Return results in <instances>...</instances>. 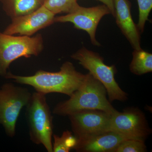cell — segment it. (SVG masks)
I'll return each mask as SVG.
<instances>
[{
  "label": "cell",
  "instance_id": "e0dca14e",
  "mask_svg": "<svg viewBox=\"0 0 152 152\" xmlns=\"http://www.w3.org/2000/svg\"><path fill=\"white\" fill-rule=\"evenodd\" d=\"M147 147L145 141L129 139L122 142L114 152H145Z\"/></svg>",
  "mask_w": 152,
  "mask_h": 152
},
{
  "label": "cell",
  "instance_id": "7a4b0ae2",
  "mask_svg": "<svg viewBox=\"0 0 152 152\" xmlns=\"http://www.w3.org/2000/svg\"><path fill=\"white\" fill-rule=\"evenodd\" d=\"M107 94L103 85L89 72L80 86L67 100L57 104L53 113L64 116L83 110H99L113 115L117 110L107 99Z\"/></svg>",
  "mask_w": 152,
  "mask_h": 152
},
{
  "label": "cell",
  "instance_id": "9a60e30c",
  "mask_svg": "<svg viewBox=\"0 0 152 152\" xmlns=\"http://www.w3.org/2000/svg\"><path fill=\"white\" fill-rule=\"evenodd\" d=\"M77 0H45L43 5L55 15L69 14L73 12L79 5Z\"/></svg>",
  "mask_w": 152,
  "mask_h": 152
},
{
  "label": "cell",
  "instance_id": "9c48e42d",
  "mask_svg": "<svg viewBox=\"0 0 152 152\" xmlns=\"http://www.w3.org/2000/svg\"><path fill=\"white\" fill-rule=\"evenodd\" d=\"M109 14H111L110 11L104 4L88 8L79 5L70 13L55 17L54 22L72 23L76 28L88 33L93 45L100 46L96 37L97 28L102 18Z\"/></svg>",
  "mask_w": 152,
  "mask_h": 152
},
{
  "label": "cell",
  "instance_id": "8fae6325",
  "mask_svg": "<svg viewBox=\"0 0 152 152\" xmlns=\"http://www.w3.org/2000/svg\"><path fill=\"white\" fill-rule=\"evenodd\" d=\"M113 2L114 17L115 18L117 26L133 49L140 50V31L132 18L130 2L129 0H113Z\"/></svg>",
  "mask_w": 152,
  "mask_h": 152
},
{
  "label": "cell",
  "instance_id": "ba28073f",
  "mask_svg": "<svg viewBox=\"0 0 152 152\" xmlns=\"http://www.w3.org/2000/svg\"><path fill=\"white\" fill-rule=\"evenodd\" d=\"M111 115L99 110H86L68 116L77 140L97 135L110 131Z\"/></svg>",
  "mask_w": 152,
  "mask_h": 152
},
{
  "label": "cell",
  "instance_id": "4fadbf2b",
  "mask_svg": "<svg viewBox=\"0 0 152 152\" xmlns=\"http://www.w3.org/2000/svg\"><path fill=\"white\" fill-rule=\"evenodd\" d=\"M45 0H0L3 8L12 18L29 14L43 4Z\"/></svg>",
  "mask_w": 152,
  "mask_h": 152
},
{
  "label": "cell",
  "instance_id": "6da1fadb",
  "mask_svg": "<svg viewBox=\"0 0 152 152\" xmlns=\"http://www.w3.org/2000/svg\"><path fill=\"white\" fill-rule=\"evenodd\" d=\"M86 75L78 72L72 63L66 61L58 72L38 71L32 76L17 75L8 72L5 78L20 84L31 86L36 91L46 95L60 93L70 97L80 86Z\"/></svg>",
  "mask_w": 152,
  "mask_h": 152
},
{
  "label": "cell",
  "instance_id": "8992f818",
  "mask_svg": "<svg viewBox=\"0 0 152 152\" xmlns=\"http://www.w3.org/2000/svg\"><path fill=\"white\" fill-rule=\"evenodd\" d=\"M28 89L6 83L0 88V125L9 137L15 135L16 126L22 109L32 96Z\"/></svg>",
  "mask_w": 152,
  "mask_h": 152
},
{
  "label": "cell",
  "instance_id": "5bb4252c",
  "mask_svg": "<svg viewBox=\"0 0 152 152\" xmlns=\"http://www.w3.org/2000/svg\"><path fill=\"white\" fill-rule=\"evenodd\" d=\"M132 55V60L129 66L131 72L139 76L152 72L151 53L141 49L134 50Z\"/></svg>",
  "mask_w": 152,
  "mask_h": 152
},
{
  "label": "cell",
  "instance_id": "5b68a950",
  "mask_svg": "<svg viewBox=\"0 0 152 152\" xmlns=\"http://www.w3.org/2000/svg\"><path fill=\"white\" fill-rule=\"evenodd\" d=\"M43 48L42 36H15L0 32V75L5 77L14 61L20 57L37 56Z\"/></svg>",
  "mask_w": 152,
  "mask_h": 152
},
{
  "label": "cell",
  "instance_id": "7c38bea8",
  "mask_svg": "<svg viewBox=\"0 0 152 152\" xmlns=\"http://www.w3.org/2000/svg\"><path fill=\"white\" fill-rule=\"evenodd\" d=\"M129 140L118 133L109 132L77 140L74 149L79 152H114L122 142Z\"/></svg>",
  "mask_w": 152,
  "mask_h": 152
},
{
  "label": "cell",
  "instance_id": "30bf717a",
  "mask_svg": "<svg viewBox=\"0 0 152 152\" xmlns=\"http://www.w3.org/2000/svg\"><path fill=\"white\" fill-rule=\"evenodd\" d=\"M55 15L42 5L32 12L12 18L3 33L30 37L54 23Z\"/></svg>",
  "mask_w": 152,
  "mask_h": 152
},
{
  "label": "cell",
  "instance_id": "d6986e66",
  "mask_svg": "<svg viewBox=\"0 0 152 152\" xmlns=\"http://www.w3.org/2000/svg\"><path fill=\"white\" fill-rule=\"evenodd\" d=\"M103 3L104 4L107 6L110 11L111 13L113 16H114L115 9H114L113 0H97Z\"/></svg>",
  "mask_w": 152,
  "mask_h": 152
},
{
  "label": "cell",
  "instance_id": "3957f363",
  "mask_svg": "<svg viewBox=\"0 0 152 152\" xmlns=\"http://www.w3.org/2000/svg\"><path fill=\"white\" fill-rule=\"evenodd\" d=\"M26 110L31 140L42 145L48 152H53V116L46 94L36 91L32 94Z\"/></svg>",
  "mask_w": 152,
  "mask_h": 152
},
{
  "label": "cell",
  "instance_id": "52a82bcc",
  "mask_svg": "<svg viewBox=\"0 0 152 152\" xmlns=\"http://www.w3.org/2000/svg\"><path fill=\"white\" fill-rule=\"evenodd\" d=\"M110 131L128 139L145 141L151 133L145 114L137 107H128L111 115Z\"/></svg>",
  "mask_w": 152,
  "mask_h": 152
},
{
  "label": "cell",
  "instance_id": "ac0fdd59",
  "mask_svg": "<svg viewBox=\"0 0 152 152\" xmlns=\"http://www.w3.org/2000/svg\"><path fill=\"white\" fill-rule=\"evenodd\" d=\"M139 6V18L137 26L140 32L142 33L146 22L152 9V0H137Z\"/></svg>",
  "mask_w": 152,
  "mask_h": 152
},
{
  "label": "cell",
  "instance_id": "277c9868",
  "mask_svg": "<svg viewBox=\"0 0 152 152\" xmlns=\"http://www.w3.org/2000/svg\"><path fill=\"white\" fill-rule=\"evenodd\" d=\"M71 57L78 61L94 77L103 85L110 102L127 100V94L120 88L115 80L117 70L115 66L107 65L100 55L85 47L72 55Z\"/></svg>",
  "mask_w": 152,
  "mask_h": 152
},
{
  "label": "cell",
  "instance_id": "2e32d148",
  "mask_svg": "<svg viewBox=\"0 0 152 152\" xmlns=\"http://www.w3.org/2000/svg\"><path fill=\"white\" fill-rule=\"evenodd\" d=\"M53 137V152H69L77 143V139L69 131H64L61 136L54 134Z\"/></svg>",
  "mask_w": 152,
  "mask_h": 152
}]
</instances>
